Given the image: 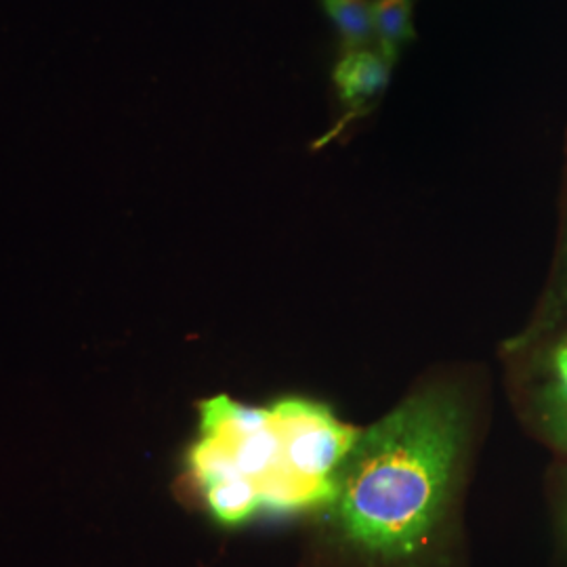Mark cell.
Returning a JSON list of instances; mask_svg holds the SVG:
<instances>
[{
  "mask_svg": "<svg viewBox=\"0 0 567 567\" xmlns=\"http://www.w3.org/2000/svg\"><path fill=\"white\" fill-rule=\"evenodd\" d=\"M328 18L334 23L344 51H362L374 41L372 0H322Z\"/></svg>",
  "mask_w": 567,
  "mask_h": 567,
  "instance_id": "obj_5",
  "label": "cell"
},
{
  "mask_svg": "<svg viewBox=\"0 0 567 567\" xmlns=\"http://www.w3.org/2000/svg\"><path fill=\"white\" fill-rule=\"evenodd\" d=\"M189 466L206 507L227 526L244 524L259 511H301L276 405H244L225 395L204 402Z\"/></svg>",
  "mask_w": 567,
  "mask_h": 567,
  "instance_id": "obj_2",
  "label": "cell"
},
{
  "mask_svg": "<svg viewBox=\"0 0 567 567\" xmlns=\"http://www.w3.org/2000/svg\"><path fill=\"white\" fill-rule=\"evenodd\" d=\"M372 21H374V41L379 44V53L393 63L402 44L414 39L412 2L410 0H374Z\"/></svg>",
  "mask_w": 567,
  "mask_h": 567,
  "instance_id": "obj_4",
  "label": "cell"
},
{
  "mask_svg": "<svg viewBox=\"0 0 567 567\" xmlns=\"http://www.w3.org/2000/svg\"><path fill=\"white\" fill-rule=\"evenodd\" d=\"M461 440V405L440 389L360 433L334 501L347 540L381 559L419 553L442 515Z\"/></svg>",
  "mask_w": 567,
  "mask_h": 567,
  "instance_id": "obj_1",
  "label": "cell"
},
{
  "mask_svg": "<svg viewBox=\"0 0 567 567\" xmlns=\"http://www.w3.org/2000/svg\"><path fill=\"white\" fill-rule=\"evenodd\" d=\"M391 65V61L372 49L344 53L332 74L341 100L358 110L379 97L389 84Z\"/></svg>",
  "mask_w": 567,
  "mask_h": 567,
  "instance_id": "obj_3",
  "label": "cell"
},
{
  "mask_svg": "<svg viewBox=\"0 0 567 567\" xmlns=\"http://www.w3.org/2000/svg\"><path fill=\"white\" fill-rule=\"evenodd\" d=\"M555 364H557V374H559V381H561V389H564V393H566L567 398V344H564V347L557 351Z\"/></svg>",
  "mask_w": 567,
  "mask_h": 567,
  "instance_id": "obj_6",
  "label": "cell"
}]
</instances>
